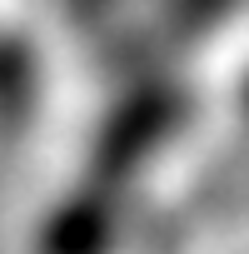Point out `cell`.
<instances>
[{
	"mask_svg": "<svg viewBox=\"0 0 249 254\" xmlns=\"http://www.w3.org/2000/svg\"><path fill=\"white\" fill-rule=\"evenodd\" d=\"M244 105H249V90H244Z\"/></svg>",
	"mask_w": 249,
	"mask_h": 254,
	"instance_id": "1",
	"label": "cell"
}]
</instances>
